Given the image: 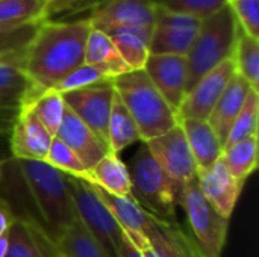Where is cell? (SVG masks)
<instances>
[{"label":"cell","mask_w":259,"mask_h":257,"mask_svg":"<svg viewBox=\"0 0 259 257\" xmlns=\"http://www.w3.org/2000/svg\"><path fill=\"white\" fill-rule=\"evenodd\" d=\"M91 29L88 18L76 21L47 18L38 24L23 56V70L32 85L29 97L55 89L85 62V47Z\"/></svg>","instance_id":"obj_1"},{"label":"cell","mask_w":259,"mask_h":257,"mask_svg":"<svg viewBox=\"0 0 259 257\" xmlns=\"http://www.w3.org/2000/svg\"><path fill=\"white\" fill-rule=\"evenodd\" d=\"M197 185L215 211L222 217L231 220L244 188V182L231 176L222 158L208 170L197 173Z\"/></svg>","instance_id":"obj_16"},{"label":"cell","mask_w":259,"mask_h":257,"mask_svg":"<svg viewBox=\"0 0 259 257\" xmlns=\"http://www.w3.org/2000/svg\"><path fill=\"white\" fill-rule=\"evenodd\" d=\"M103 80H111V79L103 71H100L99 68L83 62L73 73H70L55 89L62 94V92L79 89V88H83V86H90V85H94V83H99V82H103Z\"/></svg>","instance_id":"obj_36"},{"label":"cell","mask_w":259,"mask_h":257,"mask_svg":"<svg viewBox=\"0 0 259 257\" xmlns=\"http://www.w3.org/2000/svg\"><path fill=\"white\" fill-rule=\"evenodd\" d=\"M3 132H0V179H2V171H3V167L6 164V161L11 158V153H9V147H8V141L5 142L3 139Z\"/></svg>","instance_id":"obj_42"},{"label":"cell","mask_w":259,"mask_h":257,"mask_svg":"<svg viewBox=\"0 0 259 257\" xmlns=\"http://www.w3.org/2000/svg\"><path fill=\"white\" fill-rule=\"evenodd\" d=\"M38 224L15 220L8 232L5 257H47L38 235Z\"/></svg>","instance_id":"obj_28"},{"label":"cell","mask_w":259,"mask_h":257,"mask_svg":"<svg viewBox=\"0 0 259 257\" xmlns=\"http://www.w3.org/2000/svg\"><path fill=\"white\" fill-rule=\"evenodd\" d=\"M117 257H143V254H141V251L137 250V248L127 241V238L124 236V239H123V242H121V245H120V248H118Z\"/></svg>","instance_id":"obj_40"},{"label":"cell","mask_w":259,"mask_h":257,"mask_svg":"<svg viewBox=\"0 0 259 257\" xmlns=\"http://www.w3.org/2000/svg\"><path fill=\"white\" fill-rule=\"evenodd\" d=\"M105 2L106 0H64L61 5L56 6L53 14H62V12L76 14V12H80V11L94 9L96 6H99V5H102Z\"/></svg>","instance_id":"obj_38"},{"label":"cell","mask_w":259,"mask_h":257,"mask_svg":"<svg viewBox=\"0 0 259 257\" xmlns=\"http://www.w3.org/2000/svg\"><path fill=\"white\" fill-rule=\"evenodd\" d=\"M234 59L229 58L206 73L185 95L176 112L178 120H202L208 121L214 106L235 74Z\"/></svg>","instance_id":"obj_11"},{"label":"cell","mask_w":259,"mask_h":257,"mask_svg":"<svg viewBox=\"0 0 259 257\" xmlns=\"http://www.w3.org/2000/svg\"><path fill=\"white\" fill-rule=\"evenodd\" d=\"M137 141H141L137 124L115 92L108 121V147L111 153L118 155Z\"/></svg>","instance_id":"obj_26"},{"label":"cell","mask_w":259,"mask_h":257,"mask_svg":"<svg viewBox=\"0 0 259 257\" xmlns=\"http://www.w3.org/2000/svg\"><path fill=\"white\" fill-rule=\"evenodd\" d=\"M46 0H0V24H27L47 20Z\"/></svg>","instance_id":"obj_31"},{"label":"cell","mask_w":259,"mask_h":257,"mask_svg":"<svg viewBox=\"0 0 259 257\" xmlns=\"http://www.w3.org/2000/svg\"><path fill=\"white\" fill-rule=\"evenodd\" d=\"M53 136L35 117L29 105H21L11 126L8 147L17 161H46Z\"/></svg>","instance_id":"obj_12"},{"label":"cell","mask_w":259,"mask_h":257,"mask_svg":"<svg viewBox=\"0 0 259 257\" xmlns=\"http://www.w3.org/2000/svg\"><path fill=\"white\" fill-rule=\"evenodd\" d=\"M52 244L58 257H109L79 220L53 238Z\"/></svg>","instance_id":"obj_25"},{"label":"cell","mask_w":259,"mask_h":257,"mask_svg":"<svg viewBox=\"0 0 259 257\" xmlns=\"http://www.w3.org/2000/svg\"><path fill=\"white\" fill-rule=\"evenodd\" d=\"M228 2H229V0H226V3H228Z\"/></svg>","instance_id":"obj_46"},{"label":"cell","mask_w":259,"mask_h":257,"mask_svg":"<svg viewBox=\"0 0 259 257\" xmlns=\"http://www.w3.org/2000/svg\"><path fill=\"white\" fill-rule=\"evenodd\" d=\"M127 170L132 182V197L138 204L149 215L161 221L176 223V186L155 161L144 142L132 158Z\"/></svg>","instance_id":"obj_5"},{"label":"cell","mask_w":259,"mask_h":257,"mask_svg":"<svg viewBox=\"0 0 259 257\" xmlns=\"http://www.w3.org/2000/svg\"><path fill=\"white\" fill-rule=\"evenodd\" d=\"M222 161L232 177L246 183L258 167V136L225 147Z\"/></svg>","instance_id":"obj_27"},{"label":"cell","mask_w":259,"mask_h":257,"mask_svg":"<svg viewBox=\"0 0 259 257\" xmlns=\"http://www.w3.org/2000/svg\"><path fill=\"white\" fill-rule=\"evenodd\" d=\"M200 24V17L170 11L164 6L155 5L149 53L187 56Z\"/></svg>","instance_id":"obj_8"},{"label":"cell","mask_w":259,"mask_h":257,"mask_svg":"<svg viewBox=\"0 0 259 257\" xmlns=\"http://www.w3.org/2000/svg\"><path fill=\"white\" fill-rule=\"evenodd\" d=\"M39 23L0 24V58L24 53Z\"/></svg>","instance_id":"obj_33"},{"label":"cell","mask_w":259,"mask_h":257,"mask_svg":"<svg viewBox=\"0 0 259 257\" xmlns=\"http://www.w3.org/2000/svg\"><path fill=\"white\" fill-rule=\"evenodd\" d=\"M155 5L164 6L170 11L191 14L205 18L226 5V0H153Z\"/></svg>","instance_id":"obj_37"},{"label":"cell","mask_w":259,"mask_h":257,"mask_svg":"<svg viewBox=\"0 0 259 257\" xmlns=\"http://www.w3.org/2000/svg\"><path fill=\"white\" fill-rule=\"evenodd\" d=\"M23 56L0 58V111L17 112L32 94V85L23 70Z\"/></svg>","instance_id":"obj_21"},{"label":"cell","mask_w":259,"mask_h":257,"mask_svg":"<svg viewBox=\"0 0 259 257\" xmlns=\"http://www.w3.org/2000/svg\"><path fill=\"white\" fill-rule=\"evenodd\" d=\"M115 89L111 80L62 92L65 106L108 145V121Z\"/></svg>","instance_id":"obj_10"},{"label":"cell","mask_w":259,"mask_h":257,"mask_svg":"<svg viewBox=\"0 0 259 257\" xmlns=\"http://www.w3.org/2000/svg\"><path fill=\"white\" fill-rule=\"evenodd\" d=\"M141 254H143V257H159L152 248H147V250L141 251Z\"/></svg>","instance_id":"obj_44"},{"label":"cell","mask_w":259,"mask_h":257,"mask_svg":"<svg viewBox=\"0 0 259 257\" xmlns=\"http://www.w3.org/2000/svg\"><path fill=\"white\" fill-rule=\"evenodd\" d=\"M228 5L241 30L259 39V0H229Z\"/></svg>","instance_id":"obj_35"},{"label":"cell","mask_w":259,"mask_h":257,"mask_svg":"<svg viewBox=\"0 0 259 257\" xmlns=\"http://www.w3.org/2000/svg\"><path fill=\"white\" fill-rule=\"evenodd\" d=\"M190 145L197 173L212 167L223 153V144L208 121L202 120H178Z\"/></svg>","instance_id":"obj_20"},{"label":"cell","mask_w":259,"mask_h":257,"mask_svg":"<svg viewBox=\"0 0 259 257\" xmlns=\"http://www.w3.org/2000/svg\"><path fill=\"white\" fill-rule=\"evenodd\" d=\"M55 138L61 139L74 151V155L80 159L88 173L96 167L99 161H102L108 153H111L109 147L67 106Z\"/></svg>","instance_id":"obj_17"},{"label":"cell","mask_w":259,"mask_h":257,"mask_svg":"<svg viewBox=\"0 0 259 257\" xmlns=\"http://www.w3.org/2000/svg\"><path fill=\"white\" fill-rule=\"evenodd\" d=\"M85 64L99 68L109 79L131 71L127 64L120 56L112 39L105 32L97 29H91L85 47Z\"/></svg>","instance_id":"obj_22"},{"label":"cell","mask_w":259,"mask_h":257,"mask_svg":"<svg viewBox=\"0 0 259 257\" xmlns=\"http://www.w3.org/2000/svg\"><path fill=\"white\" fill-rule=\"evenodd\" d=\"M252 89L253 88L249 85V82L235 73L231 82L228 83L226 89L223 91L222 97L219 98L217 105L214 106L208 118V123L212 127V130L217 133L223 145H225V141L228 138V133L231 130L234 120L243 109L247 100V95L250 94Z\"/></svg>","instance_id":"obj_19"},{"label":"cell","mask_w":259,"mask_h":257,"mask_svg":"<svg viewBox=\"0 0 259 257\" xmlns=\"http://www.w3.org/2000/svg\"><path fill=\"white\" fill-rule=\"evenodd\" d=\"M144 144L147 145L155 161L159 164V167L164 170V173L170 177V180L176 186L178 198H179L182 189L197 177L196 162L193 159L182 127L178 123L171 130Z\"/></svg>","instance_id":"obj_9"},{"label":"cell","mask_w":259,"mask_h":257,"mask_svg":"<svg viewBox=\"0 0 259 257\" xmlns=\"http://www.w3.org/2000/svg\"><path fill=\"white\" fill-rule=\"evenodd\" d=\"M38 232H39L38 235H39L41 244H42V247H44V251H46L47 257H58L56 256V253H55V248H53L52 239H50V236L46 233V230H42V229H38Z\"/></svg>","instance_id":"obj_41"},{"label":"cell","mask_w":259,"mask_h":257,"mask_svg":"<svg viewBox=\"0 0 259 257\" xmlns=\"http://www.w3.org/2000/svg\"><path fill=\"white\" fill-rule=\"evenodd\" d=\"M117 47L120 56L131 70H143L149 58V42L152 29L117 27L105 32Z\"/></svg>","instance_id":"obj_23"},{"label":"cell","mask_w":259,"mask_h":257,"mask_svg":"<svg viewBox=\"0 0 259 257\" xmlns=\"http://www.w3.org/2000/svg\"><path fill=\"white\" fill-rule=\"evenodd\" d=\"M153 0H106L91 9L88 21L93 29L106 32L117 27H153Z\"/></svg>","instance_id":"obj_13"},{"label":"cell","mask_w":259,"mask_h":257,"mask_svg":"<svg viewBox=\"0 0 259 257\" xmlns=\"http://www.w3.org/2000/svg\"><path fill=\"white\" fill-rule=\"evenodd\" d=\"M178 206L187 215L193 233L191 238L202 257H222L228 239L229 220L222 217L205 198L197 185V177L182 189Z\"/></svg>","instance_id":"obj_6"},{"label":"cell","mask_w":259,"mask_h":257,"mask_svg":"<svg viewBox=\"0 0 259 257\" xmlns=\"http://www.w3.org/2000/svg\"><path fill=\"white\" fill-rule=\"evenodd\" d=\"M114 89L132 115L140 139L147 142L178 124L176 112L155 88L144 70H131L112 79Z\"/></svg>","instance_id":"obj_3"},{"label":"cell","mask_w":259,"mask_h":257,"mask_svg":"<svg viewBox=\"0 0 259 257\" xmlns=\"http://www.w3.org/2000/svg\"><path fill=\"white\" fill-rule=\"evenodd\" d=\"M93 186L97 195L100 197V200L105 203V206L114 217V220L117 221V224L120 226L127 241L140 251L150 248V244L147 239L149 214L138 204V201L132 197V194L126 197H117L100 189L96 185Z\"/></svg>","instance_id":"obj_15"},{"label":"cell","mask_w":259,"mask_h":257,"mask_svg":"<svg viewBox=\"0 0 259 257\" xmlns=\"http://www.w3.org/2000/svg\"><path fill=\"white\" fill-rule=\"evenodd\" d=\"M232 59L235 64V71L253 89L259 88V39L249 36L246 32L238 29Z\"/></svg>","instance_id":"obj_30"},{"label":"cell","mask_w":259,"mask_h":257,"mask_svg":"<svg viewBox=\"0 0 259 257\" xmlns=\"http://www.w3.org/2000/svg\"><path fill=\"white\" fill-rule=\"evenodd\" d=\"M238 23L226 3L211 15L202 18L200 29L187 58V92L211 70L232 58Z\"/></svg>","instance_id":"obj_4"},{"label":"cell","mask_w":259,"mask_h":257,"mask_svg":"<svg viewBox=\"0 0 259 257\" xmlns=\"http://www.w3.org/2000/svg\"><path fill=\"white\" fill-rule=\"evenodd\" d=\"M17 164L42 229L50 239L56 238L77 220L65 174L46 161H17Z\"/></svg>","instance_id":"obj_2"},{"label":"cell","mask_w":259,"mask_h":257,"mask_svg":"<svg viewBox=\"0 0 259 257\" xmlns=\"http://www.w3.org/2000/svg\"><path fill=\"white\" fill-rule=\"evenodd\" d=\"M24 103L30 106L32 112L39 120V123L55 138L56 132L61 126L64 111H65V103L62 98V94L52 88V89H46V91H41V92L29 97Z\"/></svg>","instance_id":"obj_29"},{"label":"cell","mask_w":259,"mask_h":257,"mask_svg":"<svg viewBox=\"0 0 259 257\" xmlns=\"http://www.w3.org/2000/svg\"><path fill=\"white\" fill-rule=\"evenodd\" d=\"M143 70L170 108L178 112L187 95V58L178 55H149Z\"/></svg>","instance_id":"obj_14"},{"label":"cell","mask_w":259,"mask_h":257,"mask_svg":"<svg viewBox=\"0 0 259 257\" xmlns=\"http://www.w3.org/2000/svg\"><path fill=\"white\" fill-rule=\"evenodd\" d=\"M6 58H8V56H6Z\"/></svg>","instance_id":"obj_47"},{"label":"cell","mask_w":259,"mask_h":257,"mask_svg":"<svg viewBox=\"0 0 259 257\" xmlns=\"http://www.w3.org/2000/svg\"><path fill=\"white\" fill-rule=\"evenodd\" d=\"M3 114H6V112H3V111H0V117H2ZM0 132H3V127H2V120H0Z\"/></svg>","instance_id":"obj_45"},{"label":"cell","mask_w":259,"mask_h":257,"mask_svg":"<svg viewBox=\"0 0 259 257\" xmlns=\"http://www.w3.org/2000/svg\"><path fill=\"white\" fill-rule=\"evenodd\" d=\"M46 162L67 176L88 180V171L85 170L80 159L74 155V151L67 144H64L58 138H53L49 153H47V158H46Z\"/></svg>","instance_id":"obj_34"},{"label":"cell","mask_w":259,"mask_h":257,"mask_svg":"<svg viewBox=\"0 0 259 257\" xmlns=\"http://www.w3.org/2000/svg\"><path fill=\"white\" fill-rule=\"evenodd\" d=\"M15 220L17 218H15L11 206L6 203V200H3L0 197V241L8 235V232H9V229Z\"/></svg>","instance_id":"obj_39"},{"label":"cell","mask_w":259,"mask_h":257,"mask_svg":"<svg viewBox=\"0 0 259 257\" xmlns=\"http://www.w3.org/2000/svg\"><path fill=\"white\" fill-rule=\"evenodd\" d=\"M87 182L117 197L132 194V182L127 165L118 158V155L114 153H108L96 164V167L88 173Z\"/></svg>","instance_id":"obj_24"},{"label":"cell","mask_w":259,"mask_h":257,"mask_svg":"<svg viewBox=\"0 0 259 257\" xmlns=\"http://www.w3.org/2000/svg\"><path fill=\"white\" fill-rule=\"evenodd\" d=\"M65 182L79 223L88 230V233L97 241L108 256L117 257L124 235L105 203L97 195L94 186L87 180L67 174Z\"/></svg>","instance_id":"obj_7"},{"label":"cell","mask_w":259,"mask_h":257,"mask_svg":"<svg viewBox=\"0 0 259 257\" xmlns=\"http://www.w3.org/2000/svg\"><path fill=\"white\" fill-rule=\"evenodd\" d=\"M147 239L159 257H202L193 238L176 223H165L149 215Z\"/></svg>","instance_id":"obj_18"},{"label":"cell","mask_w":259,"mask_h":257,"mask_svg":"<svg viewBox=\"0 0 259 257\" xmlns=\"http://www.w3.org/2000/svg\"><path fill=\"white\" fill-rule=\"evenodd\" d=\"M259 126V91L252 89L250 94L247 95V100L234 120L231 130L228 133V138L225 141V147H231L240 141L258 136Z\"/></svg>","instance_id":"obj_32"},{"label":"cell","mask_w":259,"mask_h":257,"mask_svg":"<svg viewBox=\"0 0 259 257\" xmlns=\"http://www.w3.org/2000/svg\"><path fill=\"white\" fill-rule=\"evenodd\" d=\"M46 2H47V17L50 18L52 14H53V11L56 9V6L61 5L64 0H46Z\"/></svg>","instance_id":"obj_43"}]
</instances>
